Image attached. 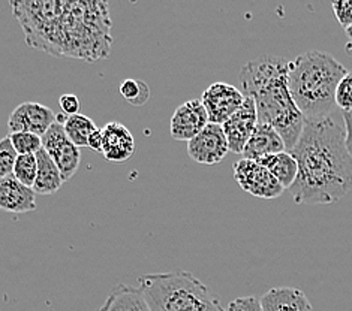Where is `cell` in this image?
I'll list each match as a JSON object with an SVG mask.
<instances>
[{"label":"cell","instance_id":"obj_4","mask_svg":"<svg viewBox=\"0 0 352 311\" xmlns=\"http://www.w3.org/2000/svg\"><path fill=\"white\" fill-rule=\"evenodd\" d=\"M349 71L331 54L312 49L288 66V87L306 120H321L336 108L339 82Z\"/></svg>","mask_w":352,"mask_h":311},{"label":"cell","instance_id":"obj_14","mask_svg":"<svg viewBox=\"0 0 352 311\" xmlns=\"http://www.w3.org/2000/svg\"><path fill=\"white\" fill-rule=\"evenodd\" d=\"M0 208L8 213H29L36 209V193L14 175L0 178Z\"/></svg>","mask_w":352,"mask_h":311},{"label":"cell","instance_id":"obj_23","mask_svg":"<svg viewBox=\"0 0 352 311\" xmlns=\"http://www.w3.org/2000/svg\"><path fill=\"white\" fill-rule=\"evenodd\" d=\"M10 138L16 153L23 154H36L39 150H43V137L35 135L30 132H16L10 133Z\"/></svg>","mask_w":352,"mask_h":311},{"label":"cell","instance_id":"obj_28","mask_svg":"<svg viewBox=\"0 0 352 311\" xmlns=\"http://www.w3.org/2000/svg\"><path fill=\"white\" fill-rule=\"evenodd\" d=\"M58 105H60L65 115H77L80 114V100L75 95H63L58 99Z\"/></svg>","mask_w":352,"mask_h":311},{"label":"cell","instance_id":"obj_24","mask_svg":"<svg viewBox=\"0 0 352 311\" xmlns=\"http://www.w3.org/2000/svg\"><path fill=\"white\" fill-rule=\"evenodd\" d=\"M19 156L20 154L15 151L11 138L6 137L2 139V142H0V178L12 175Z\"/></svg>","mask_w":352,"mask_h":311},{"label":"cell","instance_id":"obj_5","mask_svg":"<svg viewBox=\"0 0 352 311\" xmlns=\"http://www.w3.org/2000/svg\"><path fill=\"white\" fill-rule=\"evenodd\" d=\"M138 288L152 311H225L207 284L183 270L141 275Z\"/></svg>","mask_w":352,"mask_h":311},{"label":"cell","instance_id":"obj_3","mask_svg":"<svg viewBox=\"0 0 352 311\" xmlns=\"http://www.w3.org/2000/svg\"><path fill=\"white\" fill-rule=\"evenodd\" d=\"M289 60L279 56H261L243 66L239 81L246 97L256 105L258 123L272 126L292 151L303 133L306 119L288 87Z\"/></svg>","mask_w":352,"mask_h":311},{"label":"cell","instance_id":"obj_12","mask_svg":"<svg viewBox=\"0 0 352 311\" xmlns=\"http://www.w3.org/2000/svg\"><path fill=\"white\" fill-rule=\"evenodd\" d=\"M256 126L258 113L255 100L252 97H246L245 104L239 111L222 124L226 139H228L230 151L236 154H243Z\"/></svg>","mask_w":352,"mask_h":311},{"label":"cell","instance_id":"obj_19","mask_svg":"<svg viewBox=\"0 0 352 311\" xmlns=\"http://www.w3.org/2000/svg\"><path fill=\"white\" fill-rule=\"evenodd\" d=\"M258 162H261L276 176V180L282 184L283 189L289 190L292 184L296 183L298 175V162L291 151H282V153L264 157Z\"/></svg>","mask_w":352,"mask_h":311},{"label":"cell","instance_id":"obj_29","mask_svg":"<svg viewBox=\"0 0 352 311\" xmlns=\"http://www.w3.org/2000/svg\"><path fill=\"white\" fill-rule=\"evenodd\" d=\"M102 146H104V132L102 129L98 128L94 133H91V137L89 139V148L102 153Z\"/></svg>","mask_w":352,"mask_h":311},{"label":"cell","instance_id":"obj_9","mask_svg":"<svg viewBox=\"0 0 352 311\" xmlns=\"http://www.w3.org/2000/svg\"><path fill=\"white\" fill-rule=\"evenodd\" d=\"M230 146L222 124L208 123L204 130L188 142V154L201 165H216L228 154Z\"/></svg>","mask_w":352,"mask_h":311},{"label":"cell","instance_id":"obj_22","mask_svg":"<svg viewBox=\"0 0 352 311\" xmlns=\"http://www.w3.org/2000/svg\"><path fill=\"white\" fill-rule=\"evenodd\" d=\"M12 175L21 184L28 187L35 186L36 175H38V159L36 154H23L16 159Z\"/></svg>","mask_w":352,"mask_h":311},{"label":"cell","instance_id":"obj_18","mask_svg":"<svg viewBox=\"0 0 352 311\" xmlns=\"http://www.w3.org/2000/svg\"><path fill=\"white\" fill-rule=\"evenodd\" d=\"M38 159V175L35 186L33 190L38 195H53V193L58 192L65 183L63 175L58 170V166L53 161V157L50 156L47 151L43 148L36 153Z\"/></svg>","mask_w":352,"mask_h":311},{"label":"cell","instance_id":"obj_30","mask_svg":"<svg viewBox=\"0 0 352 311\" xmlns=\"http://www.w3.org/2000/svg\"><path fill=\"white\" fill-rule=\"evenodd\" d=\"M343 122H345V132H346V148L352 156V111L342 113Z\"/></svg>","mask_w":352,"mask_h":311},{"label":"cell","instance_id":"obj_10","mask_svg":"<svg viewBox=\"0 0 352 311\" xmlns=\"http://www.w3.org/2000/svg\"><path fill=\"white\" fill-rule=\"evenodd\" d=\"M57 122L52 108L38 102H24L16 106L8 120L10 133L30 132L44 137L47 130Z\"/></svg>","mask_w":352,"mask_h":311},{"label":"cell","instance_id":"obj_16","mask_svg":"<svg viewBox=\"0 0 352 311\" xmlns=\"http://www.w3.org/2000/svg\"><path fill=\"white\" fill-rule=\"evenodd\" d=\"M263 311H314L305 292L296 288H272L261 297Z\"/></svg>","mask_w":352,"mask_h":311},{"label":"cell","instance_id":"obj_21","mask_svg":"<svg viewBox=\"0 0 352 311\" xmlns=\"http://www.w3.org/2000/svg\"><path fill=\"white\" fill-rule=\"evenodd\" d=\"M119 93L126 102L133 106H142L150 99V89L147 84L144 81L133 78L124 80L120 84Z\"/></svg>","mask_w":352,"mask_h":311},{"label":"cell","instance_id":"obj_31","mask_svg":"<svg viewBox=\"0 0 352 311\" xmlns=\"http://www.w3.org/2000/svg\"><path fill=\"white\" fill-rule=\"evenodd\" d=\"M345 32H346L348 39H349V42L346 44V49H348V51H352V24H351V26H349Z\"/></svg>","mask_w":352,"mask_h":311},{"label":"cell","instance_id":"obj_15","mask_svg":"<svg viewBox=\"0 0 352 311\" xmlns=\"http://www.w3.org/2000/svg\"><path fill=\"white\" fill-rule=\"evenodd\" d=\"M282 151H287V146H285L279 132L272 126L258 123L254 135L250 137L241 156L249 161H261L264 157L282 153Z\"/></svg>","mask_w":352,"mask_h":311},{"label":"cell","instance_id":"obj_25","mask_svg":"<svg viewBox=\"0 0 352 311\" xmlns=\"http://www.w3.org/2000/svg\"><path fill=\"white\" fill-rule=\"evenodd\" d=\"M336 105L342 113L352 111V72L342 78L336 91Z\"/></svg>","mask_w":352,"mask_h":311},{"label":"cell","instance_id":"obj_7","mask_svg":"<svg viewBox=\"0 0 352 311\" xmlns=\"http://www.w3.org/2000/svg\"><path fill=\"white\" fill-rule=\"evenodd\" d=\"M43 148L53 157L60 170L63 180L68 181L77 174L81 163L80 148L74 144L65 132V126L56 122L43 137Z\"/></svg>","mask_w":352,"mask_h":311},{"label":"cell","instance_id":"obj_11","mask_svg":"<svg viewBox=\"0 0 352 311\" xmlns=\"http://www.w3.org/2000/svg\"><path fill=\"white\" fill-rule=\"evenodd\" d=\"M210 123L207 109L201 100L192 99L179 105L171 117L170 133L175 141H192Z\"/></svg>","mask_w":352,"mask_h":311},{"label":"cell","instance_id":"obj_17","mask_svg":"<svg viewBox=\"0 0 352 311\" xmlns=\"http://www.w3.org/2000/svg\"><path fill=\"white\" fill-rule=\"evenodd\" d=\"M98 311H152L140 288L117 284Z\"/></svg>","mask_w":352,"mask_h":311},{"label":"cell","instance_id":"obj_13","mask_svg":"<svg viewBox=\"0 0 352 311\" xmlns=\"http://www.w3.org/2000/svg\"><path fill=\"white\" fill-rule=\"evenodd\" d=\"M102 154L108 162H126L135 153V139L132 132L122 123L110 122L104 128Z\"/></svg>","mask_w":352,"mask_h":311},{"label":"cell","instance_id":"obj_20","mask_svg":"<svg viewBox=\"0 0 352 311\" xmlns=\"http://www.w3.org/2000/svg\"><path fill=\"white\" fill-rule=\"evenodd\" d=\"M65 132L68 138L74 142L78 148L80 147H89V139L98 128L90 117L85 114L71 115L65 122Z\"/></svg>","mask_w":352,"mask_h":311},{"label":"cell","instance_id":"obj_6","mask_svg":"<svg viewBox=\"0 0 352 311\" xmlns=\"http://www.w3.org/2000/svg\"><path fill=\"white\" fill-rule=\"evenodd\" d=\"M232 171L239 186L252 196L276 199L285 192L282 184L276 180V176L258 161L240 159L234 163Z\"/></svg>","mask_w":352,"mask_h":311},{"label":"cell","instance_id":"obj_27","mask_svg":"<svg viewBox=\"0 0 352 311\" xmlns=\"http://www.w3.org/2000/svg\"><path fill=\"white\" fill-rule=\"evenodd\" d=\"M225 311H263L261 299L250 295V297H241L230 302L228 308Z\"/></svg>","mask_w":352,"mask_h":311},{"label":"cell","instance_id":"obj_26","mask_svg":"<svg viewBox=\"0 0 352 311\" xmlns=\"http://www.w3.org/2000/svg\"><path fill=\"white\" fill-rule=\"evenodd\" d=\"M331 6L339 24L346 30L352 24V0H336Z\"/></svg>","mask_w":352,"mask_h":311},{"label":"cell","instance_id":"obj_8","mask_svg":"<svg viewBox=\"0 0 352 311\" xmlns=\"http://www.w3.org/2000/svg\"><path fill=\"white\" fill-rule=\"evenodd\" d=\"M245 99L240 89L226 82H214L204 90L201 102L207 109L210 123L223 124L243 106Z\"/></svg>","mask_w":352,"mask_h":311},{"label":"cell","instance_id":"obj_2","mask_svg":"<svg viewBox=\"0 0 352 311\" xmlns=\"http://www.w3.org/2000/svg\"><path fill=\"white\" fill-rule=\"evenodd\" d=\"M292 156L298 175L289 193L296 204H336L352 189V156L345 128L333 119L306 120Z\"/></svg>","mask_w":352,"mask_h":311},{"label":"cell","instance_id":"obj_1","mask_svg":"<svg viewBox=\"0 0 352 311\" xmlns=\"http://www.w3.org/2000/svg\"><path fill=\"white\" fill-rule=\"evenodd\" d=\"M26 44L52 56L98 62L111 53V19L107 2L11 0Z\"/></svg>","mask_w":352,"mask_h":311}]
</instances>
